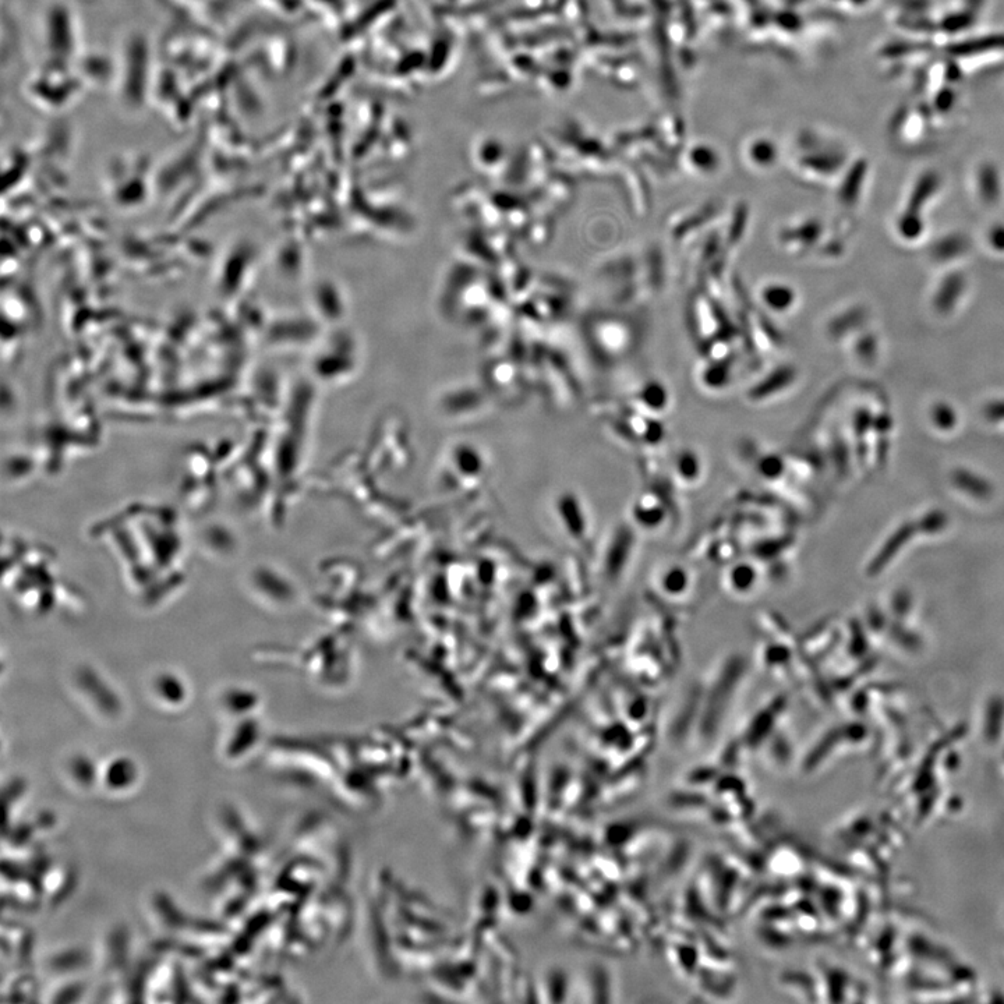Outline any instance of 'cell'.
I'll list each match as a JSON object with an SVG mask.
<instances>
[{
  "instance_id": "cell-1",
  "label": "cell",
  "mask_w": 1004,
  "mask_h": 1004,
  "mask_svg": "<svg viewBox=\"0 0 1004 1004\" xmlns=\"http://www.w3.org/2000/svg\"><path fill=\"white\" fill-rule=\"evenodd\" d=\"M965 289H967V278L963 274H958V272H952V274L947 275L940 282L938 289H936L935 296H933V306L939 314H945L949 316L950 313L958 306L961 299L964 298Z\"/></svg>"
},
{
  "instance_id": "cell-2",
  "label": "cell",
  "mask_w": 1004,
  "mask_h": 1004,
  "mask_svg": "<svg viewBox=\"0 0 1004 1004\" xmlns=\"http://www.w3.org/2000/svg\"><path fill=\"white\" fill-rule=\"evenodd\" d=\"M970 250V242L963 235H949L938 240L932 247V258L936 263H952Z\"/></svg>"
},
{
  "instance_id": "cell-3",
  "label": "cell",
  "mask_w": 1004,
  "mask_h": 1004,
  "mask_svg": "<svg viewBox=\"0 0 1004 1004\" xmlns=\"http://www.w3.org/2000/svg\"><path fill=\"white\" fill-rule=\"evenodd\" d=\"M763 298H765L766 303L774 310H786L791 304H794V292H791L790 288L783 285L769 286Z\"/></svg>"
},
{
  "instance_id": "cell-4",
  "label": "cell",
  "mask_w": 1004,
  "mask_h": 1004,
  "mask_svg": "<svg viewBox=\"0 0 1004 1004\" xmlns=\"http://www.w3.org/2000/svg\"><path fill=\"white\" fill-rule=\"evenodd\" d=\"M922 229H924V225H922L918 212L908 211L900 218L899 232L903 238L917 240L921 236Z\"/></svg>"
},
{
  "instance_id": "cell-5",
  "label": "cell",
  "mask_w": 1004,
  "mask_h": 1004,
  "mask_svg": "<svg viewBox=\"0 0 1004 1004\" xmlns=\"http://www.w3.org/2000/svg\"><path fill=\"white\" fill-rule=\"evenodd\" d=\"M678 569L680 568H674L673 571H668L664 576V588L668 590L667 593H682V590L687 586V576Z\"/></svg>"
},
{
  "instance_id": "cell-6",
  "label": "cell",
  "mask_w": 1004,
  "mask_h": 1004,
  "mask_svg": "<svg viewBox=\"0 0 1004 1004\" xmlns=\"http://www.w3.org/2000/svg\"><path fill=\"white\" fill-rule=\"evenodd\" d=\"M753 571L751 568L740 567L735 568L733 572V585L735 589L745 590L751 588L753 585Z\"/></svg>"
},
{
  "instance_id": "cell-7",
  "label": "cell",
  "mask_w": 1004,
  "mask_h": 1004,
  "mask_svg": "<svg viewBox=\"0 0 1004 1004\" xmlns=\"http://www.w3.org/2000/svg\"><path fill=\"white\" fill-rule=\"evenodd\" d=\"M988 242L993 250L1004 253V225L992 226L988 233Z\"/></svg>"
}]
</instances>
